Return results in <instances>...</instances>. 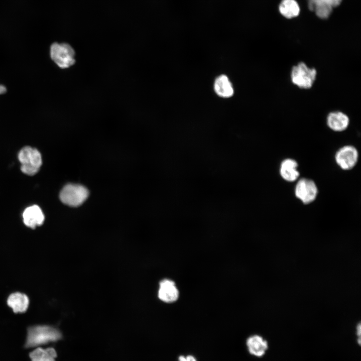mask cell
<instances>
[{"label":"cell","instance_id":"13","mask_svg":"<svg viewBox=\"0 0 361 361\" xmlns=\"http://www.w3.org/2000/svg\"><path fill=\"white\" fill-rule=\"evenodd\" d=\"M7 303L14 312H24L28 307L29 300L28 296L25 294L16 292L9 296Z\"/></svg>","mask_w":361,"mask_h":361},{"label":"cell","instance_id":"10","mask_svg":"<svg viewBox=\"0 0 361 361\" xmlns=\"http://www.w3.org/2000/svg\"><path fill=\"white\" fill-rule=\"evenodd\" d=\"M246 343L249 352L256 357L263 356L268 348L267 341L257 334L249 336Z\"/></svg>","mask_w":361,"mask_h":361},{"label":"cell","instance_id":"7","mask_svg":"<svg viewBox=\"0 0 361 361\" xmlns=\"http://www.w3.org/2000/svg\"><path fill=\"white\" fill-rule=\"evenodd\" d=\"M358 157V151L354 146L345 145L336 152L335 159L336 163L341 168L349 170L355 165Z\"/></svg>","mask_w":361,"mask_h":361},{"label":"cell","instance_id":"11","mask_svg":"<svg viewBox=\"0 0 361 361\" xmlns=\"http://www.w3.org/2000/svg\"><path fill=\"white\" fill-rule=\"evenodd\" d=\"M349 119L347 115L340 111L330 112L327 117V124L332 130L342 131L347 128Z\"/></svg>","mask_w":361,"mask_h":361},{"label":"cell","instance_id":"21","mask_svg":"<svg viewBox=\"0 0 361 361\" xmlns=\"http://www.w3.org/2000/svg\"><path fill=\"white\" fill-rule=\"evenodd\" d=\"M6 92V87L2 85H0V94H3Z\"/></svg>","mask_w":361,"mask_h":361},{"label":"cell","instance_id":"4","mask_svg":"<svg viewBox=\"0 0 361 361\" xmlns=\"http://www.w3.org/2000/svg\"><path fill=\"white\" fill-rule=\"evenodd\" d=\"M50 56L61 68H68L75 63V51L67 43H53L50 48Z\"/></svg>","mask_w":361,"mask_h":361},{"label":"cell","instance_id":"17","mask_svg":"<svg viewBox=\"0 0 361 361\" xmlns=\"http://www.w3.org/2000/svg\"><path fill=\"white\" fill-rule=\"evenodd\" d=\"M332 8L331 6L325 3L318 2L314 5L313 10H315L316 14L320 18L326 19L331 14Z\"/></svg>","mask_w":361,"mask_h":361},{"label":"cell","instance_id":"3","mask_svg":"<svg viewBox=\"0 0 361 361\" xmlns=\"http://www.w3.org/2000/svg\"><path fill=\"white\" fill-rule=\"evenodd\" d=\"M18 158L21 163L22 172L30 175L36 174L42 163L40 152L30 146L25 147L20 150Z\"/></svg>","mask_w":361,"mask_h":361},{"label":"cell","instance_id":"18","mask_svg":"<svg viewBox=\"0 0 361 361\" xmlns=\"http://www.w3.org/2000/svg\"><path fill=\"white\" fill-rule=\"evenodd\" d=\"M341 2V0H309V8L312 10L314 5L318 2L325 3L332 7H336L340 4Z\"/></svg>","mask_w":361,"mask_h":361},{"label":"cell","instance_id":"16","mask_svg":"<svg viewBox=\"0 0 361 361\" xmlns=\"http://www.w3.org/2000/svg\"><path fill=\"white\" fill-rule=\"evenodd\" d=\"M279 10L282 15L288 19L297 16L300 12L299 5L295 0H282Z\"/></svg>","mask_w":361,"mask_h":361},{"label":"cell","instance_id":"2","mask_svg":"<svg viewBox=\"0 0 361 361\" xmlns=\"http://www.w3.org/2000/svg\"><path fill=\"white\" fill-rule=\"evenodd\" d=\"M89 194V191L84 186L68 184L62 189L59 197L63 204L70 207H77L84 203Z\"/></svg>","mask_w":361,"mask_h":361},{"label":"cell","instance_id":"15","mask_svg":"<svg viewBox=\"0 0 361 361\" xmlns=\"http://www.w3.org/2000/svg\"><path fill=\"white\" fill-rule=\"evenodd\" d=\"M57 353L54 348H37L30 353L32 361H55Z\"/></svg>","mask_w":361,"mask_h":361},{"label":"cell","instance_id":"5","mask_svg":"<svg viewBox=\"0 0 361 361\" xmlns=\"http://www.w3.org/2000/svg\"><path fill=\"white\" fill-rule=\"evenodd\" d=\"M317 71L314 68H309L305 63L300 62L292 67L291 72L292 82L300 88H310L316 77Z\"/></svg>","mask_w":361,"mask_h":361},{"label":"cell","instance_id":"8","mask_svg":"<svg viewBox=\"0 0 361 361\" xmlns=\"http://www.w3.org/2000/svg\"><path fill=\"white\" fill-rule=\"evenodd\" d=\"M178 296L179 292L174 281L165 279L160 282L158 297L161 301L172 303L176 301Z\"/></svg>","mask_w":361,"mask_h":361},{"label":"cell","instance_id":"9","mask_svg":"<svg viewBox=\"0 0 361 361\" xmlns=\"http://www.w3.org/2000/svg\"><path fill=\"white\" fill-rule=\"evenodd\" d=\"M23 218L24 224L32 228L41 225L45 219L42 210L37 205L26 208L23 214Z\"/></svg>","mask_w":361,"mask_h":361},{"label":"cell","instance_id":"6","mask_svg":"<svg viewBox=\"0 0 361 361\" xmlns=\"http://www.w3.org/2000/svg\"><path fill=\"white\" fill-rule=\"evenodd\" d=\"M317 193L316 184L312 180L308 178L299 179L295 188V196L304 204H308L314 201Z\"/></svg>","mask_w":361,"mask_h":361},{"label":"cell","instance_id":"19","mask_svg":"<svg viewBox=\"0 0 361 361\" xmlns=\"http://www.w3.org/2000/svg\"><path fill=\"white\" fill-rule=\"evenodd\" d=\"M178 361H197L196 358L193 355H180L178 357Z\"/></svg>","mask_w":361,"mask_h":361},{"label":"cell","instance_id":"12","mask_svg":"<svg viewBox=\"0 0 361 361\" xmlns=\"http://www.w3.org/2000/svg\"><path fill=\"white\" fill-rule=\"evenodd\" d=\"M298 163L296 160L291 158L283 160L280 165V173L281 177L288 182L296 180L299 172L297 170Z\"/></svg>","mask_w":361,"mask_h":361},{"label":"cell","instance_id":"20","mask_svg":"<svg viewBox=\"0 0 361 361\" xmlns=\"http://www.w3.org/2000/svg\"><path fill=\"white\" fill-rule=\"evenodd\" d=\"M356 330H357V331H356L357 335H358V338L357 339V342H358L359 344H360V323H359L357 325V328H356Z\"/></svg>","mask_w":361,"mask_h":361},{"label":"cell","instance_id":"1","mask_svg":"<svg viewBox=\"0 0 361 361\" xmlns=\"http://www.w3.org/2000/svg\"><path fill=\"white\" fill-rule=\"evenodd\" d=\"M61 337L60 331L54 327L48 325L31 326L28 329L25 346L26 347H36L56 341Z\"/></svg>","mask_w":361,"mask_h":361},{"label":"cell","instance_id":"14","mask_svg":"<svg viewBox=\"0 0 361 361\" xmlns=\"http://www.w3.org/2000/svg\"><path fill=\"white\" fill-rule=\"evenodd\" d=\"M216 93L220 96L227 98L232 96L234 90L228 78L224 75L219 76L214 84Z\"/></svg>","mask_w":361,"mask_h":361}]
</instances>
